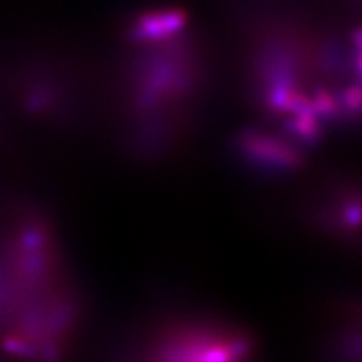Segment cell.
I'll list each match as a JSON object with an SVG mask.
<instances>
[{"instance_id": "cell-1", "label": "cell", "mask_w": 362, "mask_h": 362, "mask_svg": "<svg viewBox=\"0 0 362 362\" xmlns=\"http://www.w3.org/2000/svg\"><path fill=\"white\" fill-rule=\"evenodd\" d=\"M245 338L213 332L175 334L158 347L150 362H246Z\"/></svg>"}]
</instances>
